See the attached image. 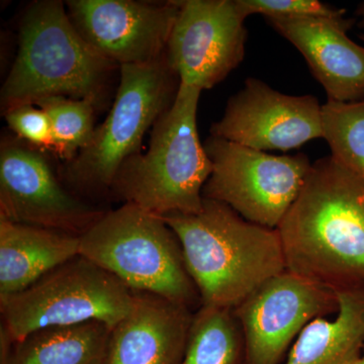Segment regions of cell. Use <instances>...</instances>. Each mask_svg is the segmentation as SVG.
<instances>
[{
    "instance_id": "6da1fadb",
    "label": "cell",
    "mask_w": 364,
    "mask_h": 364,
    "mask_svg": "<svg viewBox=\"0 0 364 364\" xmlns=\"http://www.w3.org/2000/svg\"><path fill=\"white\" fill-rule=\"evenodd\" d=\"M277 230L287 272L334 293L364 289V181L334 158L314 163Z\"/></svg>"
},
{
    "instance_id": "7a4b0ae2",
    "label": "cell",
    "mask_w": 364,
    "mask_h": 364,
    "mask_svg": "<svg viewBox=\"0 0 364 364\" xmlns=\"http://www.w3.org/2000/svg\"><path fill=\"white\" fill-rule=\"evenodd\" d=\"M181 242L203 305L233 309L287 270L277 229L246 221L218 200L203 198L196 214L162 217Z\"/></svg>"
},
{
    "instance_id": "3957f363",
    "label": "cell",
    "mask_w": 364,
    "mask_h": 364,
    "mask_svg": "<svg viewBox=\"0 0 364 364\" xmlns=\"http://www.w3.org/2000/svg\"><path fill=\"white\" fill-rule=\"evenodd\" d=\"M116 69L79 35L63 2H33L21 18L18 55L0 91L2 114L51 97L90 100L100 109Z\"/></svg>"
},
{
    "instance_id": "277c9868",
    "label": "cell",
    "mask_w": 364,
    "mask_h": 364,
    "mask_svg": "<svg viewBox=\"0 0 364 364\" xmlns=\"http://www.w3.org/2000/svg\"><path fill=\"white\" fill-rule=\"evenodd\" d=\"M200 93L181 83L173 104L153 126L148 150L122 165L112 195L159 217L202 210L213 163L196 124Z\"/></svg>"
},
{
    "instance_id": "5b68a950",
    "label": "cell",
    "mask_w": 364,
    "mask_h": 364,
    "mask_svg": "<svg viewBox=\"0 0 364 364\" xmlns=\"http://www.w3.org/2000/svg\"><path fill=\"white\" fill-rule=\"evenodd\" d=\"M80 255L132 291L156 294L193 312L203 305L173 230L162 217L131 203L105 212L81 235Z\"/></svg>"
},
{
    "instance_id": "8992f818",
    "label": "cell",
    "mask_w": 364,
    "mask_h": 364,
    "mask_svg": "<svg viewBox=\"0 0 364 364\" xmlns=\"http://www.w3.org/2000/svg\"><path fill=\"white\" fill-rule=\"evenodd\" d=\"M181 79L166 57L119 67V83L109 114L90 144L65 163L64 178L83 193L111 191L117 172L141 153L144 136L165 114L178 92Z\"/></svg>"
},
{
    "instance_id": "52a82bcc",
    "label": "cell",
    "mask_w": 364,
    "mask_h": 364,
    "mask_svg": "<svg viewBox=\"0 0 364 364\" xmlns=\"http://www.w3.org/2000/svg\"><path fill=\"white\" fill-rule=\"evenodd\" d=\"M134 293L85 256L67 261L21 293L0 298L1 323L18 342L31 333L97 321L114 328L130 312Z\"/></svg>"
},
{
    "instance_id": "ba28073f",
    "label": "cell",
    "mask_w": 364,
    "mask_h": 364,
    "mask_svg": "<svg viewBox=\"0 0 364 364\" xmlns=\"http://www.w3.org/2000/svg\"><path fill=\"white\" fill-rule=\"evenodd\" d=\"M203 145L213 172L203 198L229 205L246 221L277 229L312 168L308 156H275L214 136Z\"/></svg>"
},
{
    "instance_id": "9c48e42d",
    "label": "cell",
    "mask_w": 364,
    "mask_h": 364,
    "mask_svg": "<svg viewBox=\"0 0 364 364\" xmlns=\"http://www.w3.org/2000/svg\"><path fill=\"white\" fill-rule=\"evenodd\" d=\"M105 213L67 191L41 151L20 139L2 141L0 218L81 236Z\"/></svg>"
},
{
    "instance_id": "30bf717a",
    "label": "cell",
    "mask_w": 364,
    "mask_h": 364,
    "mask_svg": "<svg viewBox=\"0 0 364 364\" xmlns=\"http://www.w3.org/2000/svg\"><path fill=\"white\" fill-rule=\"evenodd\" d=\"M336 294L289 272L267 280L233 309L246 345V364H282L309 323L338 312Z\"/></svg>"
},
{
    "instance_id": "8fae6325",
    "label": "cell",
    "mask_w": 364,
    "mask_h": 364,
    "mask_svg": "<svg viewBox=\"0 0 364 364\" xmlns=\"http://www.w3.org/2000/svg\"><path fill=\"white\" fill-rule=\"evenodd\" d=\"M178 4L165 57L181 85L210 90L243 61L246 18L236 0H178Z\"/></svg>"
},
{
    "instance_id": "7c38bea8",
    "label": "cell",
    "mask_w": 364,
    "mask_h": 364,
    "mask_svg": "<svg viewBox=\"0 0 364 364\" xmlns=\"http://www.w3.org/2000/svg\"><path fill=\"white\" fill-rule=\"evenodd\" d=\"M176 0H70L67 13L79 35L117 67L150 63L164 56L178 13Z\"/></svg>"
},
{
    "instance_id": "4fadbf2b",
    "label": "cell",
    "mask_w": 364,
    "mask_h": 364,
    "mask_svg": "<svg viewBox=\"0 0 364 364\" xmlns=\"http://www.w3.org/2000/svg\"><path fill=\"white\" fill-rule=\"evenodd\" d=\"M322 105L313 95H284L247 78L210 127V136L262 152L298 149L323 138Z\"/></svg>"
},
{
    "instance_id": "5bb4252c",
    "label": "cell",
    "mask_w": 364,
    "mask_h": 364,
    "mask_svg": "<svg viewBox=\"0 0 364 364\" xmlns=\"http://www.w3.org/2000/svg\"><path fill=\"white\" fill-rule=\"evenodd\" d=\"M267 23L301 52L329 102L364 100V47L347 32L352 18H270Z\"/></svg>"
},
{
    "instance_id": "9a60e30c",
    "label": "cell",
    "mask_w": 364,
    "mask_h": 364,
    "mask_svg": "<svg viewBox=\"0 0 364 364\" xmlns=\"http://www.w3.org/2000/svg\"><path fill=\"white\" fill-rule=\"evenodd\" d=\"M133 293L130 312L112 329L104 364H178L195 312L156 294Z\"/></svg>"
},
{
    "instance_id": "2e32d148",
    "label": "cell",
    "mask_w": 364,
    "mask_h": 364,
    "mask_svg": "<svg viewBox=\"0 0 364 364\" xmlns=\"http://www.w3.org/2000/svg\"><path fill=\"white\" fill-rule=\"evenodd\" d=\"M80 254V236L0 218V298L25 291Z\"/></svg>"
},
{
    "instance_id": "e0dca14e",
    "label": "cell",
    "mask_w": 364,
    "mask_h": 364,
    "mask_svg": "<svg viewBox=\"0 0 364 364\" xmlns=\"http://www.w3.org/2000/svg\"><path fill=\"white\" fill-rule=\"evenodd\" d=\"M334 320L317 318L294 340L284 364H348L364 346V289L339 291Z\"/></svg>"
},
{
    "instance_id": "ac0fdd59",
    "label": "cell",
    "mask_w": 364,
    "mask_h": 364,
    "mask_svg": "<svg viewBox=\"0 0 364 364\" xmlns=\"http://www.w3.org/2000/svg\"><path fill=\"white\" fill-rule=\"evenodd\" d=\"M111 332L97 321L43 328L16 342L11 364H104Z\"/></svg>"
},
{
    "instance_id": "d6986e66",
    "label": "cell",
    "mask_w": 364,
    "mask_h": 364,
    "mask_svg": "<svg viewBox=\"0 0 364 364\" xmlns=\"http://www.w3.org/2000/svg\"><path fill=\"white\" fill-rule=\"evenodd\" d=\"M178 364H246V345L232 309L202 305L193 313Z\"/></svg>"
},
{
    "instance_id": "ffe728a7",
    "label": "cell",
    "mask_w": 364,
    "mask_h": 364,
    "mask_svg": "<svg viewBox=\"0 0 364 364\" xmlns=\"http://www.w3.org/2000/svg\"><path fill=\"white\" fill-rule=\"evenodd\" d=\"M37 107L49 117L52 152L65 163L72 161L90 144L95 133V112L90 100L66 97L43 98Z\"/></svg>"
},
{
    "instance_id": "44dd1931",
    "label": "cell",
    "mask_w": 364,
    "mask_h": 364,
    "mask_svg": "<svg viewBox=\"0 0 364 364\" xmlns=\"http://www.w3.org/2000/svg\"><path fill=\"white\" fill-rule=\"evenodd\" d=\"M323 139L331 156L364 181V100L354 102L327 100L322 105Z\"/></svg>"
},
{
    "instance_id": "7402d4cb",
    "label": "cell",
    "mask_w": 364,
    "mask_h": 364,
    "mask_svg": "<svg viewBox=\"0 0 364 364\" xmlns=\"http://www.w3.org/2000/svg\"><path fill=\"white\" fill-rule=\"evenodd\" d=\"M246 18L261 14L270 18H339L346 11L335 9L318 0H236Z\"/></svg>"
},
{
    "instance_id": "603a6c76",
    "label": "cell",
    "mask_w": 364,
    "mask_h": 364,
    "mask_svg": "<svg viewBox=\"0 0 364 364\" xmlns=\"http://www.w3.org/2000/svg\"><path fill=\"white\" fill-rule=\"evenodd\" d=\"M9 129L18 139L36 149H52V131L49 117L35 105H23L4 112Z\"/></svg>"
},
{
    "instance_id": "cb8c5ba5",
    "label": "cell",
    "mask_w": 364,
    "mask_h": 364,
    "mask_svg": "<svg viewBox=\"0 0 364 364\" xmlns=\"http://www.w3.org/2000/svg\"><path fill=\"white\" fill-rule=\"evenodd\" d=\"M14 341L4 324L0 325V364H11L14 350Z\"/></svg>"
},
{
    "instance_id": "d4e9b609",
    "label": "cell",
    "mask_w": 364,
    "mask_h": 364,
    "mask_svg": "<svg viewBox=\"0 0 364 364\" xmlns=\"http://www.w3.org/2000/svg\"><path fill=\"white\" fill-rule=\"evenodd\" d=\"M355 16H358V26L360 28H364V1L358 4V9L355 11ZM360 39L364 42V33L363 35L359 36Z\"/></svg>"
},
{
    "instance_id": "484cf974",
    "label": "cell",
    "mask_w": 364,
    "mask_h": 364,
    "mask_svg": "<svg viewBox=\"0 0 364 364\" xmlns=\"http://www.w3.org/2000/svg\"><path fill=\"white\" fill-rule=\"evenodd\" d=\"M348 364H364V346L363 348V354L360 353V355H359L358 358L354 359L353 361H351V363Z\"/></svg>"
}]
</instances>
